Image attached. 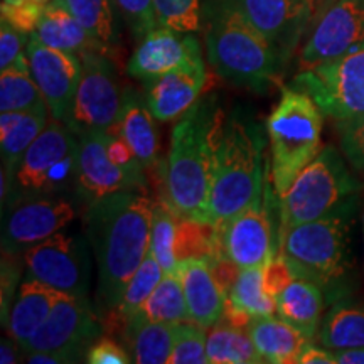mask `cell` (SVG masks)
<instances>
[{"instance_id": "obj_14", "label": "cell", "mask_w": 364, "mask_h": 364, "mask_svg": "<svg viewBox=\"0 0 364 364\" xmlns=\"http://www.w3.org/2000/svg\"><path fill=\"white\" fill-rule=\"evenodd\" d=\"M364 49V0H336L312 22L300 68L318 66Z\"/></svg>"}, {"instance_id": "obj_15", "label": "cell", "mask_w": 364, "mask_h": 364, "mask_svg": "<svg viewBox=\"0 0 364 364\" xmlns=\"http://www.w3.org/2000/svg\"><path fill=\"white\" fill-rule=\"evenodd\" d=\"M216 233L221 257L240 268L265 267L279 255L280 226L273 225L263 194L226 225L216 226Z\"/></svg>"}, {"instance_id": "obj_33", "label": "cell", "mask_w": 364, "mask_h": 364, "mask_svg": "<svg viewBox=\"0 0 364 364\" xmlns=\"http://www.w3.org/2000/svg\"><path fill=\"white\" fill-rule=\"evenodd\" d=\"M174 252L177 263L186 260H204L209 263L221 257L216 226L193 218H181L176 226Z\"/></svg>"}, {"instance_id": "obj_31", "label": "cell", "mask_w": 364, "mask_h": 364, "mask_svg": "<svg viewBox=\"0 0 364 364\" xmlns=\"http://www.w3.org/2000/svg\"><path fill=\"white\" fill-rule=\"evenodd\" d=\"M48 107L38 83L31 75L29 59H21L16 65L0 73V113L31 112Z\"/></svg>"}, {"instance_id": "obj_1", "label": "cell", "mask_w": 364, "mask_h": 364, "mask_svg": "<svg viewBox=\"0 0 364 364\" xmlns=\"http://www.w3.org/2000/svg\"><path fill=\"white\" fill-rule=\"evenodd\" d=\"M152 199L140 191H120L85 209V228L98 267L103 311L120 306L125 287L150 250Z\"/></svg>"}, {"instance_id": "obj_21", "label": "cell", "mask_w": 364, "mask_h": 364, "mask_svg": "<svg viewBox=\"0 0 364 364\" xmlns=\"http://www.w3.org/2000/svg\"><path fill=\"white\" fill-rule=\"evenodd\" d=\"M65 295L68 294L59 292L27 273V277L21 282L17 297L9 312L6 322L9 338L16 341L22 351H26L31 338L44 324L58 300Z\"/></svg>"}, {"instance_id": "obj_20", "label": "cell", "mask_w": 364, "mask_h": 364, "mask_svg": "<svg viewBox=\"0 0 364 364\" xmlns=\"http://www.w3.org/2000/svg\"><path fill=\"white\" fill-rule=\"evenodd\" d=\"M206 78L203 56H198L145 85V102L154 118L169 122L184 115L201 97Z\"/></svg>"}, {"instance_id": "obj_13", "label": "cell", "mask_w": 364, "mask_h": 364, "mask_svg": "<svg viewBox=\"0 0 364 364\" xmlns=\"http://www.w3.org/2000/svg\"><path fill=\"white\" fill-rule=\"evenodd\" d=\"M2 220L4 255H24L41 241L59 233L76 218V208L61 196H34L14 201Z\"/></svg>"}, {"instance_id": "obj_18", "label": "cell", "mask_w": 364, "mask_h": 364, "mask_svg": "<svg viewBox=\"0 0 364 364\" xmlns=\"http://www.w3.org/2000/svg\"><path fill=\"white\" fill-rule=\"evenodd\" d=\"M27 59L31 75L43 93L51 118L66 124L83 73L81 58L78 54L49 48L31 36Z\"/></svg>"}, {"instance_id": "obj_36", "label": "cell", "mask_w": 364, "mask_h": 364, "mask_svg": "<svg viewBox=\"0 0 364 364\" xmlns=\"http://www.w3.org/2000/svg\"><path fill=\"white\" fill-rule=\"evenodd\" d=\"M174 211L166 204H154L152 225H150V250L149 252L157 258L166 275L177 272V258L174 252L176 241Z\"/></svg>"}, {"instance_id": "obj_54", "label": "cell", "mask_w": 364, "mask_h": 364, "mask_svg": "<svg viewBox=\"0 0 364 364\" xmlns=\"http://www.w3.org/2000/svg\"><path fill=\"white\" fill-rule=\"evenodd\" d=\"M322 2H324V0H316V12H317V9L321 7V4H322ZM314 17H316V16H314Z\"/></svg>"}, {"instance_id": "obj_3", "label": "cell", "mask_w": 364, "mask_h": 364, "mask_svg": "<svg viewBox=\"0 0 364 364\" xmlns=\"http://www.w3.org/2000/svg\"><path fill=\"white\" fill-rule=\"evenodd\" d=\"M203 29L209 65L233 85L265 93L284 68L272 44L235 0H206Z\"/></svg>"}, {"instance_id": "obj_26", "label": "cell", "mask_w": 364, "mask_h": 364, "mask_svg": "<svg viewBox=\"0 0 364 364\" xmlns=\"http://www.w3.org/2000/svg\"><path fill=\"white\" fill-rule=\"evenodd\" d=\"M48 107L31 112L0 113V147H2V169L12 182L14 172L43 130L48 127Z\"/></svg>"}, {"instance_id": "obj_24", "label": "cell", "mask_w": 364, "mask_h": 364, "mask_svg": "<svg viewBox=\"0 0 364 364\" xmlns=\"http://www.w3.org/2000/svg\"><path fill=\"white\" fill-rule=\"evenodd\" d=\"M31 36L38 39L39 43L49 46V48L78 54V56L90 51L108 54L103 46L56 0L46 6L38 29Z\"/></svg>"}, {"instance_id": "obj_17", "label": "cell", "mask_w": 364, "mask_h": 364, "mask_svg": "<svg viewBox=\"0 0 364 364\" xmlns=\"http://www.w3.org/2000/svg\"><path fill=\"white\" fill-rule=\"evenodd\" d=\"M287 65L316 16V0H235Z\"/></svg>"}, {"instance_id": "obj_37", "label": "cell", "mask_w": 364, "mask_h": 364, "mask_svg": "<svg viewBox=\"0 0 364 364\" xmlns=\"http://www.w3.org/2000/svg\"><path fill=\"white\" fill-rule=\"evenodd\" d=\"M164 275L166 273H164L161 263L149 252L147 257L144 258V262L140 263V267L136 268L134 277L127 284L120 306L115 311H118V314L124 316L125 318L134 316L136 311H140V307L150 297V294L156 290V287L161 284Z\"/></svg>"}, {"instance_id": "obj_25", "label": "cell", "mask_w": 364, "mask_h": 364, "mask_svg": "<svg viewBox=\"0 0 364 364\" xmlns=\"http://www.w3.org/2000/svg\"><path fill=\"white\" fill-rule=\"evenodd\" d=\"M275 302L277 316L314 341L327 306L324 290L316 282L299 277L275 299Z\"/></svg>"}, {"instance_id": "obj_38", "label": "cell", "mask_w": 364, "mask_h": 364, "mask_svg": "<svg viewBox=\"0 0 364 364\" xmlns=\"http://www.w3.org/2000/svg\"><path fill=\"white\" fill-rule=\"evenodd\" d=\"M159 26L177 33H198L203 27V0H154Z\"/></svg>"}, {"instance_id": "obj_2", "label": "cell", "mask_w": 364, "mask_h": 364, "mask_svg": "<svg viewBox=\"0 0 364 364\" xmlns=\"http://www.w3.org/2000/svg\"><path fill=\"white\" fill-rule=\"evenodd\" d=\"M220 127L221 113L216 97H204L172 129L166 201L176 216L209 223L213 156Z\"/></svg>"}, {"instance_id": "obj_12", "label": "cell", "mask_w": 364, "mask_h": 364, "mask_svg": "<svg viewBox=\"0 0 364 364\" xmlns=\"http://www.w3.org/2000/svg\"><path fill=\"white\" fill-rule=\"evenodd\" d=\"M100 332L102 322L88 299L65 295L36 331L24 353L48 351L61 356L66 363H78L80 358H86Z\"/></svg>"}, {"instance_id": "obj_8", "label": "cell", "mask_w": 364, "mask_h": 364, "mask_svg": "<svg viewBox=\"0 0 364 364\" xmlns=\"http://www.w3.org/2000/svg\"><path fill=\"white\" fill-rule=\"evenodd\" d=\"M80 139L63 122L53 120L27 149L14 172L7 206L34 196H49L75 186Z\"/></svg>"}, {"instance_id": "obj_22", "label": "cell", "mask_w": 364, "mask_h": 364, "mask_svg": "<svg viewBox=\"0 0 364 364\" xmlns=\"http://www.w3.org/2000/svg\"><path fill=\"white\" fill-rule=\"evenodd\" d=\"M177 275L182 282L189 321L206 327L221 321L228 295L213 277L211 268L204 260H186L177 265Z\"/></svg>"}, {"instance_id": "obj_46", "label": "cell", "mask_w": 364, "mask_h": 364, "mask_svg": "<svg viewBox=\"0 0 364 364\" xmlns=\"http://www.w3.org/2000/svg\"><path fill=\"white\" fill-rule=\"evenodd\" d=\"M21 272L12 263L4 260L2 263V324L6 326L9 312L14 304V294L19 290Z\"/></svg>"}, {"instance_id": "obj_35", "label": "cell", "mask_w": 364, "mask_h": 364, "mask_svg": "<svg viewBox=\"0 0 364 364\" xmlns=\"http://www.w3.org/2000/svg\"><path fill=\"white\" fill-rule=\"evenodd\" d=\"M263 268L265 267L241 268L233 289L228 294L231 302L253 317L273 316L277 311L275 299L267 294L263 285Z\"/></svg>"}, {"instance_id": "obj_34", "label": "cell", "mask_w": 364, "mask_h": 364, "mask_svg": "<svg viewBox=\"0 0 364 364\" xmlns=\"http://www.w3.org/2000/svg\"><path fill=\"white\" fill-rule=\"evenodd\" d=\"M140 312L156 322H184L189 321L188 302L184 289L177 273L164 275L150 297L140 307Z\"/></svg>"}, {"instance_id": "obj_43", "label": "cell", "mask_w": 364, "mask_h": 364, "mask_svg": "<svg viewBox=\"0 0 364 364\" xmlns=\"http://www.w3.org/2000/svg\"><path fill=\"white\" fill-rule=\"evenodd\" d=\"M295 279H299V273L292 265V262L284 253L277 255L273 260L263 268V285L267 294L277 299Z\"/></svg>"}, {"instance_id": "obj_5", "label": "cell", "mask_w": 364, "mask_h": 364, "mask_svg": "<svg viewBox=\"0 0 364 364\" xmlns=\"http://www.w3.org/2000/svg\"><path fill=\"white\" fill-rule=\"evenodd\" d=\"M358 203H349L321 220L287 230L280 238L282 253L292 262L299 277L309 279L326 294L327 306L349 292L354 257L353 223Z\"/></svg>"}, {"instance_id": "obj_39", "label": "cell", "mask_w": 364, "mask_h": 364, "mask_svg": "<svg viewBox=\"0 0 364 364\" xmlns=\"http://www.w3.org/2000/svg\"><path fill=\"white\" fill-rule=\"evenodd\" d=\"M206 327L191 322H177L174 349L169 356V364H206Z\"/></svg>"}, {"instance_id": "obj_45", "label": "cell", "mask_w": 364, "mask_h": 364, "mask_svg": "<svg viewBox=\"0 0 364 364\" xmlns=\"http://www.w3.org/2000/svg\"><path fill=\"white\" fill-rule=\"evenodd\" d=\"M86 361L90 364H129L134 359L115 341L98 338L90 346L88 353H86Z\"/></svg>"}, {"instance_id": "obj_16", "label": "cell", "mask_w": 364, "mask_h": 364, "mask_svg": "<svg viewBox=\"0 0 364 364\" xmlns=\"http://www.w3.org/2000/svg\"><path fill=\"white\" fill-rule=\"evenodd\" d=\"M78 164L75 191L86 206L120 191H142L147 186L144 174L118 167L108 156L107 132L91 130L78 135Z\"/></svg>"}, {"instance_id": "obj_7", "label": "cell", "mask_w": 364, "mask_h": 364, "mask_svg": "<svg viewBox=\"0 0 364 364\" xmlns=\"http://www.w3.org/2000/svg\"><path fill=\"white\" fill-rule=\"evenodd\" d=\"M363 186L338 149L327 145L280 196V238L290 228L321 220L346 204L359 201Z\"/></svg>"}, {"instance_id": "obj_4", "label": "cell", "mask_w": 364, "mask_h": 364, "mask_svg": "<svg viewBox=\"0 0 364 364\" xmlns=\"http://www.w3.org/2000/svg\"><path fill=\"white\" fill-rule=\"evenodd\" d=\"M265 140L257 122L235 112L216 136L209 194V223L226 225L265 191Z\"/></svg>"}, {"instance_id": "obj_9", "label": "cell", "mask_w": 364, "mask_h": 364, "mask_svg": "<svg viewBox=\"0 0 364 364\" xmlns=\"http://www.w3.org/2000/svg\"><path fill=\"white\" fill-rule=\"evenodd\" d=\"M80 58L83 73L66 125L76 135L91 130L115 134L124 103L115 66L105 53L90 51Z\"/></svg>"}, {"instance_id": "obj_6", "label": "cell", "mask_w": 364, "mask_h": 364, "mask_svg": "<svg viewBox=\"0 0 364 364\" xmlns=\"http://www.w3.org/2000/svg\"><path fill=\"white\" fill-rule=\"evenodd\" d=\"M322 113L307 93L284 86L280 100L267 120L272 147V184L284 196L302 169L321 152Z\"/></svg>"}, {"instance_id": "obj_32", "label": "cell", "mask_w": 364, "mask_h": 364, "mask_svg": "<svg viewBox=\"0 0 364 364\" xmlns=\"http://www.w3.org/2000/svg\"><path fill=\"white\" fill-rule=\"evenodd\" d=\"M103 46L108 54L118 46V27L113 0H56Z\"/></svg>"}, {"instance_id": "obj_19", "label": "cell", "mask_w": 364, "mask_h": 364, "mask_svg": "<svg viewBox=\"0 0 364 364\" xmlns=\"http://www.w3.org/2000/svg\"><path fill=\"white\" fill-rule=\"evenodd\" d=\"M198 56H203L201 46L193 33H177L169 27L159 26L139 41L129 59L127 73L147 85Z\"/></svg>"}, {"instance_id": "obj_55", "label": "cell", "mask_w": 364, "mask_h": 364, "mask_svg": "<svg viewBox=\"0 0 364 364\" xmlns=\"http://www.w3.org/2000/svg\"><path fill=\"white\" fill-rule=\"evenodd\" d=\"M363 231H364V211H363Z\"/></svg>"}, {"instance_id": "obj_42", "label": "cell", "mask_w": 364, "mask_h": 364, "mask_svg": "<svg viewBox=\"0 0 364 364\" xmlns=\"http://www.w3.org/2000/svg\"><path fill=\"white\" fill-rule=\"evenodd\" d=\"M31 36L21 33L9 22H0V70L16 65L27 58V44Z\"/></svg>"}, {"instance_id": "obj_27", "label": "cell", "mask_w": 364, "mask_h": 364, "mask_svg": "<svg viewBox=\"0 0 364 364\" xmlns=\"http://www.w3.org/2000/svg\"><path fill=\"white\" fill-rule=\"evenodd\" d=\"M248 332L263 363L272 364L297 363L300 351L312 341L297 327L273 316L255 317L248 326Z\"/></svg>"}, {"instance_id": "obj_51", "label": "cell", "mask_w": 364, "mask_h": 364, "mask_svg": "<svg viewBox=\"0 0 364 364\" xmlns=\"http://www.w3.org/2000/svg\"><path fill=\"white\" fill-rule=\"evenodd\" d=\"M336 363L341 364H364V348L358 349H341L334 351Z\"/></svg>"}, {"instance_id": "obj_53", "label": "cell", "mask_w": 364, "mask_h": 364, "mask_svg": "<svg viewBox=\"0 0 364 364\" xmlns=\"http://www.w3.org/2000/svg\"><path fill=\"white\" fill-rule=\"evenodd\" d=\"M334 2H336V0H324V2H322V4H321V7H318V9H317V12H316V17H314V21H316V19H317V17H318V16H321V14L326 11V9H329V7H331V6H332V4H334Z\"/></svg>"}, {"instance_id": "obj_29", "label": "cell", "mask_w": 364, "mask_h": 364, "mask_svg": "<svg viewBox=\"0 0 364 364\" xmlns=\"http://www.w3.org/2000/svg\"><path fill=\"white\" fill-rule=\"evenodd\" d=\"M318 343L332 351L364 348V306L346 297L332 302L318 327Z\"/></svg>"}, {"instance_id": "obj_50", "label": "cell", "mask_w": 364, "mask_h": 364, "mask_svg": "<svg viewBox=\"0 0 364 364\" xmlns=\"http://www.w3.org/2000/svg\"><path fill=\"white\" fill-rule=\"evenodd\" d=\"M21 346L16 343L12 338L2 339V346H0V363L2 364H12L21 361L19 354Z\"/></svg>"}, {"instance_id": "obj_40", "label": "cell", "mask_w": 364, "mask_h": 364, "mask_svg": "<svg viewBox=\"0 0 364 364\" xmlns=\"http://www.w3.org/2000/svg\"><path fill=\"white\" fill-rule=\"evenodd\" d=\"M136 41H142L159 27L154 0H113Z\"/></svg>"}, {"instance_id": "obj_30", "label": "cell", "mask_w": 364, "mask_h": 364, "mask_svg": "<svg viewBox=\"0 0 364 364\" xmlns=\"http://www.w3.org/2000/svg\"><path fill=\"white\" fill-rule=\"evenodd\" d=\"M208 361L211 364H260L263 358L255 348L248 329L218 322L209 327L206 341Z\"/></svg>"}, {"instance_id": "obj_23", "label": "cell", "mask_w": 364, "mask_h": 364, "mask_svg": "<svg viewBox=\"0 0 364 364\" xmlns=\"http://www.w3.org/2000/svg\"><path fill=\"white\" fill-rule=\"evenodd\" d=\"M115 134L130 145L144 167H152L157 162L159 139L154 115L145 98L134 90H127L124 93Z\"/></svg>"}, {"instance_id": "obj_48", "label": "cell", "mask_w": 364, "mask_h": 364, "mask_svg": "<svg viewBox=\"0 0 364 364\" xmlns=\"http://www.w3.org/2000/svg\"><path fill=\"white\" fill-rule=\"evenodd\" d=\"M336 354L332 349H327L324 346L314 344V341L306 344L297 358V364H334Z\"/></svg>"}, {"instance_id": "obj_47", "label": "cell", "mask_w": 364, "mask_h": 364, "mask_svg": "<svg viewBox=\"0 0 364 364\" xmlns=\"http://www.w3.org/2000/svg\"><path fill=\"white\" fill-rule=\"evenodd\" d=\"M209 268H211L213 277L218 282V285L221 287V290L226 295L230 294V290L233 289L236 279H238L241 268L236 265L233 260L226 257H218L213 262L208 263Z\"/></svg>"}, {"instance_id": "obj_41", "label": "cell", "mask_w": 364, "mask_h": 364, "mask_svg": "<svg viewBox=\"0 0 364 364\" xmlns=\"http://www.w3.org/2000/svg\"><path fill=\"white\" fill-rule=\"evenodd\" d=\"M341 149L354 169L364 172V115L338 120Z\"/></svg>"}, {"instance_id": "obj_11", "label": "cell", "mask_w": 364, "mask_h": 364, "mask_svg": "<svg viewBox=\"0 0 364 364\" xmlns=\"http://www.w3.org/2000/svg\"><path fill=\"white\" fill-rule=\"evenodd\" d=\"M88 243L81 235L59 231L24 253L27 273L59 292L86 297L91 282Z\"/></svg>"}, {"instance_id": "obj_52", "label": "cell", "mask_w": 364, "mask_h": 364, "mask_svg": "<svg viewBox=\"0 0 364 364\" xmlns=\"http://www.w3.org/2000/svg\"><path fill=\"white\" fill-rule=\"evenodd\" d=\"M2 2L14 4V6H41V7H46L49 2H53V0H2Z\"/></svg>"}, {"instance_id": "obj_10", "label": "cell", "mask_w": 364, "mask_h": 364, "mask_svg": "<svg viewBox=\"0 0 364 364\" xmlns=\"http://www.w3.org/2000/svg\"><path fill=\"white\" fill-rule=\"evenodd\" d=\"M290 86L307 93L336 122L364 115V49L300 70Z\"/></svg>"}, {"instance_id": "obj_44", "label": "cell", "mask_w": 364, "mask_h": 364, "mask_svg": "<svg viewBox=\"0 0 364 364\" xmlns=\"http://www.w3.org/2000/svg\"><path fill=\"white\" fill-rule=\"evenodd\" d=\"M46 7L41 6H14V4L2 2L0 6V14L2 21H6L17 31L26 34H33L38 29V24L43 17Z\"/></svg>"}, {"instance_id": "obj_28", "label": "cell", "mask_w": 364, "mask_h": 364, "mask_svg": "<svg viewBox=\"0 0 364 364\" xmlns=\"http://www.w3.org/2000/svg\"><path fill=\"white\" fill-rule=\"evenodd\" d=\"M177 322L150 321L136 311L127 318L124 329L130 356L139 364H164L174 349Z\"/></svg>"}, {"instance_id": "obj_49", "label": "cell", "mask_w": 364, "mask_h": 364, "mask_svg": "<svg viewBox=\"0 0 364 364\" xmlns=\"http://www.w3.org/2000/svg\"><path fill=\"white\" fill-rule=\"evenodd\" d=\"M253 316H250L247 311L236 306V304L231 302L230 299L226 297L225 302V311H223V321L228 322V324L235 327H243V329H248V326L252 324Z\"/></svg>"}]
</instances>
